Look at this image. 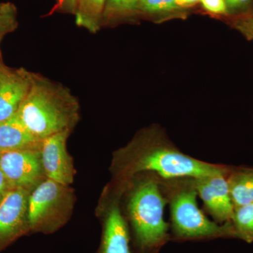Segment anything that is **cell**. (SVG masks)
Listing matches in <instances>:
<instances>
[{"instance_id":"cell-1","label":"cell","mask_w":253,"mask_h":253,"mask_svg":"<svg viewBox=\"0 0 253 253\" xmlns=\"http://www.w3.org/2000/svg\"><path fill=\"white\" fill-rule=\"evenodd\" d=\"M121 172L126 175L151 173L160 179L198 178L224 172L228 166L205 162L186 155L158 129H149L121 156Z\"/></svg>"},{"instance_id":"cell-2","label":"cell","mask_w":253,"mask_h":253,"mask_svg":"<svg viewBox=\"0 0 253 253\" xmlns=\"http://www.w3.org/2000/svg\"><path fill=\"white\" fill-rule=\"evenodd\" d=\"M79 103L62 84L33 73L29 92L17 113L36 137L46 138L71 131L79 118Z\"/></svg>"},{"instance_id":"cell-3","label":"cell","mask_w":253,"mask_h":253,"mask_svg":"<svg viewBox=\"0 0 253 253\" xmlns=\"http://www.w3.org/2000/svg\"><path fill=\"white\" fill-rule=\"evenodd\" d=\"M160 181L170 208V241L237 239L231 221L219 224L211 220L199 208L193 178Z\"/></svg>"},{"instance_id":"cell-4","label":"cell","mask_w":253,"mask_h":253,"mask_svg":"<svg viewBox=\"0 0 253 253\" xmlns=\"http://www.w3.org/2000/svg\"><path fill=\"white\" fill-rule=\"evenodd\" d=\"M147 174L131 190L128 214L139 249L144 253H158L171 239L164 217L168 202L160 178Z\"/></svg>"},{"instance_id":"cell-5","label":"cell","mask_w":253,"mask_h":253,"mask_svg":"<svg viewBox=\"0 0 253 253\" xmlns=\"http://www.w3.org/2000/svg\"><path fill=\"white\" fill-rule=\"evenodd\" d=\"M27 189L11 187L0 201V251L27 232Z\"/></svg>"},{"instance_id":"cell-6","label":"cell","mask_w":253,"mask_h":253,"mask_svg":"<svg viewBox=\"0 0 253 253\" xmlns=\"http://www.w3.org/2000/svg\"><path fill=\"white\" fill-rule=\"evenodd\" d=\"M0 169L11 187L27 189L36 184L44 172L41 149L1 151Z\"/></svg>"},{"instance_id":"cell-7","label":"cell","mask_w":253,"mask_h":253,"mask_svg":"<svg viewBox=\"0 0 253 253\" xmlns=\"http://www.w3.org/2000/svg\"><path fill=\"white\" fill-rule=\"evenodd\" d=\"M193 178L198 196L201 198L208 212L219 224L231 222L234 217V204L231 201L226 173Z\"/></svg>"},{"instance_id":"cell-8","label":"cell","mask_w":253,"mask_h":253,"mask_svg":"<svg viewBox=\"0 0 253 253\" xmlns=\"http://www.w3.org/2000/svg\"><path fill=\"white\" fill-rule=\"evenodd\" d=\"M69 131H62L46 138L42 143V163L48 179L63 186L73 181L75 169L72 158L66 149Z\"/></svg>"},{"instance_id":"cell-9","label":"cell","mask_w":253,"mask_h":253,"mask_svg":"<svg viewBox=\"0 0 253 253\" xmlns=\"http://www.w3.org/2000/svg\"><path fill=\"white\" fill-rule=\"evenodd\" d=\"M32 78L33 73L6 67L0 58V123L17 113L29 92Z\"/></svg>"},{"instance_id":"cell-10","label":"cell","mask_w":253,"mask_h":253,"mask_svg":"<svg viewBox=\"0 0 253 253\" xmlns=\"http://www.w3.org/2000/svg\"><path fill=\"white\" fill-rule=\"evenodd\" d=\"M64 186L48 179L37 186L28 199V224L31 231H49V214L59 204Z\"/></svg>"},{"instance_id":"cell-11","label":"cell","mask_w":253,"mask_h":253,"mask_svg":"<svg viewBox=\"0 0 253 253\" xmlns=\"http://www.w3.org/2000/svg\"><path fill=\"white\" fill-rule=\"evenodd\" d=\"M99 253H132L127 224L118 205H113L105 220Z\"/></svg>"},{"instance_id":"cell-12","label":"cell","mask_w":253,"mask_h":253,"mask_svg":"<svg viewBox=\"0 0 253 253\" xmlns=\"http://www.w3.org/2000/svg\"><path fill=\"white\" fill-rule=\"evenodd\" d=\"M42 141L36 137L15 115L0 123V152L15 150L41 149Z\"/></svg>"},{"instance_id":"cell-13","label":"cell","mask_w":253,"mask_h":253,"mask_svg":"<svg viewBox=\"0 0 253 253\" xmlns=\"http://www.w3.org/2000/svg\"><path fill=\"white\" fill-rule=\"evenodd\" d=\"M226 179L235 209L253 204V167L229 166Z\"/></svg>"},{"instance_id":"cell-14","label":"cell","mask_w":253,"mask_h":253,"mask_svg":"<svg viewBox=\"0 0 253 253\" xmlns=\"http://www.w3.org/2000/svg\"><path fill=\"white\" fill-rule=\"evenodd\" d=\"M107 0H77L76 21L91 33L99 30Z\"/></svg>"},{"instance_id":"cell-15","label":"cell","mask_w":253,"mask_h":253,"mask_svg":"<svg viewBox=\"0 0 253 253\" xmlns=\"http://www.w3.org/2000/svg\"><path fill=\"white\" fill-rule=\"evenodd\" d=\"M231 222L238 239L253 243V204L236 208Z\"/></svg>"},{"instance_id":"cell-16","label":"cell","mask_w":253,"mask_h":253,"mask_svg":"<svg viewBox=\"0 0 253 253\" xmlns=\"http://www.w3.org/2000/svg\"><path fill=\"white\" fill-rule=\"evenodd\" d=\"M139 1L140 0H107L102 21L125 16L137 11Z\"/></svg>"},{"instance_id":"cell-17","label":"cell","mask_w":253,"mask_h":253,"mask_svg":"<svg viewBox=\"0 0 253 253\" xmlns=\"http://www.w3.org/2000/svg\"><path fill=\"white\" fill-rule=\"evenodd\" d=\"M17 9L11 2L0 3V43L8 33L17 28Z\"/></svg>"},{"instance_id":"cell-18","label":"cell","mask_w":253,"mask_h":253,"mask_svg":"<svg viewBox=\"0 0 253 253\" xmlns=\"http://www.w3.org/2000/svg\"><path fill=\"white\" fill-rule=\"evenodd\" d=\"M178 9L175 0H140L137 11L144 13L166 12Z\"/></svg>"},{"instance_id":"cell-19","label":"cell","mask_w":253,"mask_h":253,"mask_svg":"<svg viewBox=\"0 0 253 253\" xmlns=\"http://www.w3.org/2000/svg\"><path fill=\"white\" fill-rule=\"evenodd\" d=\"M205 9L214 14H224L227 12L225 0H200Z\"/></svg>"},{"instance_id":"cell-20","label":"cell","mask_w":253,"mask_h":253,"mask_svg":"<svg viewBox=\"0 0 253 253\" xmlns=\"http://www.w3.org/2000/svg\"><path fill=\"white\" fill-rule=\"evenodd\" d=\"M56 8L61 11L74 14L77 8V0H56Z\"/></svg>"},{"instance_id":"cell-21","label":"cell","mask_w":253,"mask_h":253,"mask_svg":"<svg viewBox=\"0 0 253 253\" xmlns=\"http://www.w3.org/2000/svg\"><path fill=\"white\" fill-rule=\"evenodd\" d=\"M11 188V186L9 185V182L6 180L4 174L0 169V201Z\"/></svg>"},{"instance_id":"cell-22","label":"cell","mask_w":253,"mask_h":253,"mask_svg":"<svg viewBox=\"0 0 253 253\" xmlns=\"http://www.w3.org/2000/svg\"><path fill=\"white\" fill-rule=\"evenodd\" d=\"M251 0H225L227 7L231 9H239L244 7L250 2Z\"/></svg>"},{"instance_id":"cell-23","label":"cell","mask_w":253,"mask_h":253,"mask_svg":"<svg viewBox=\"0 0 253 253\" xmlns=\"http://www.w3.org/2000/svg\"><path fill=\"white\" fill-rule=\"evenodd\" d=\"M200 0H175L176 7H187L199 2Z\"/></svg>"},{"instance_id":"cell-24","label":"cell","mask_w":253,"mask_h":253,"mask_svg":"<svg viewBox=\"0 0 253 253\" xmlns=\"http://www.w3.org/2000/svg\"><path fill=\"white\" fill-rule=\"evenodd\" d=\"M251 28H252V30L253 31V21H252V23H251Z\"/></svg>"}]
</instances>
